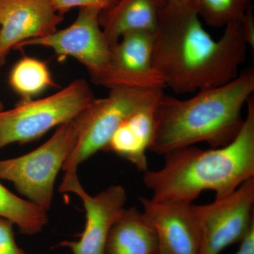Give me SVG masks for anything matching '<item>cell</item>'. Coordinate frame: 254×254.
Masks as SVG:
<instances>
[{"instance_id": "obj_1", "label": "cell", "mask_w": 254, "mask_h": 254, "mask_svg": "<svg viewBox=\"0 0 254 254\" xmlns=\"http://www.w3.org/2000/svg\"><path fill=\"white\" fill-rule=\"evenodd\" d=\"M193 2L167 3L155 33L153 64L165 86L190 93L225 84L239 74L247 46L240 21L225 26L218 40L203 27Z\"/></svg>"}, {"instance_id": "obj_2", "label": "cell", "mask_w": 254, "mask_h": 254, "mask_svg": "<svg viewBox=\"0 0 254 254\" xmlns=\"http://www.w3.org/2000/svg\"><path fill=\"white\" fill-rule=\"evenodd\" d=\"M246 105L242 129L229 144L208 150L194 145L177 148L163 155L161 168L143 173L152 199L192 203L205 190H213L215 198H222L254 177L253 95Z\"/></svg>"}, {"instance_id": "obj_3", "label": "cell", "mask_w": 254, "mask_h": 254, "mask_svg": "<svg viewBox=\"0 0 254 254\" xmlns=\"http://www.w3.org/2000/svg\"><path fill=\"white\" fill-rule=\"evenodd\" d=\"M254 91V71L248 68L232 81L180 100L163 93L156 109V127L149 150L165 155L198 143L213 148L233 141L243 126L242 110Z\"/></svg>"}, {"instance_id": "obj_4", "label": "cell", "mask_w": 254, "mask_h": 254, "mask_svg": "<svg viewBox=\"0 0 254 254\" xmlns=\"http://www.w3.org/2000/svg\"><path fill=\"white\" fill-rule=\"evenodd\" d=\"M163 89H140L128 87L110 88L103 98H95L73 120L77 141L63 167L65 173L77 172L78 167L99 151H105L108 143L125 120L137 110L156 103Z\"/></svg>"}, {"instance_id": "obj_5", "label": "cell", "mask_w": 254, "mask_h": 254, "mask_svg": "<svg viewBox=\"0 0 254 254\" xmlns=\"http://www.w3.org/2000/svg\"><path fill=\"white\" fill-rule=\"evenodd\" d=\"M95 98L88 83L77 79L50 96L1 110L0 150L11 143L35 141L52 128L73 121Z\"/></svg>"}, {"instance_id": "obj_6", "label": "cell", "mask_w": 254, "mask_h": 254, "mask_svg": "<svg viewBox=\"0 0 254 254\" xmlns=\"http://www.w3.org/2000/svg\"><path fill=\"white\" fill-rule=\"evenodd\" d=\"M77 141L74 121L58 127L41 146L17 158L0 160V180L14 185L28 200L48 211L57 177Z\"/></svg>"}, {"instance_id": "obj_7", "label": "cell", "mask_w": 254, "mask_h": 254, "mask_svg": "<svg viewBox=\"0 0 254 254\" xmlns=\"http://www.w3.org/2000/svg\"><path fill=\"white\" fill-rule=\"evenodd\" d=\"M254 177L213 203L192 204L200 230L199 254H220L240 243L254 226Z\"/></svg>"}, {"instance_id": "obj_8", "label": "cell", "mask_w": 254, "mask_h": 254, "mask_svg": "<svg viewBox=\"0 0 254 254\" xmlns=\"http://www.w3.org/2000/svg\"><path fill=\"white\" fill-rule=\"evenodd\" d=\"M100 12L95 8H81L76 20L68 27L43 38L23 42L15 50L45 47L53 50L60 61L73 58L86 67L93 83L100 86L109 69L111 58V46L99 23Z\"/></svg>"}, {"instance_id": "obj_9", "label": "cell", "mask_w": 254, "mask_h": 254, "mask_svg": "<svg viewBox=\"0 0 254 254\" xmlns=\"http://www.w3.org/2000/svg\"><path fill=\"white\" fill-rule=\"evenodd\" d=\"M59 191L77 195L86 211V225L79 240L64 241L60 247L69 248L71 254H105L110 232L126 209L125 189L113 185L98 194L91 195L82 187L77 172H71L65 173Z\"/></svg>"}, {"instance_id": "obj_10", "label": "cell", "mask_w": 254, "mask_h": 254, "mask_svg": "<svg viewBox=\"0 0 254 254\" xmlns=\"http://www.w3.org/2000/svg\"><path fill=\"white\" fill-rule=\"evenodd\" d=\"M155 33H127L111 46L110 67L100 86L110 88L128 87L140 89L166 88L153 64Z\"/></svg>"}, {"instance_id": "obj_11", "label": "cell", "mask_w": 254, "mask_h": 254, "mask_svg": "<svg viewBox=\"0 0 254 254\" xmlns=\"http://www.w3.org/2000/svg\"><path fill=\"white\" fill-rule=\"evenodd\" d=\"M63 19L50 0H0V67L11 50L52 34Z\"/></svg>"}, {"instance_id": "obj_12", "label": "cell", "mask_w": 254, "mask_h": 254, "mask_svg": "<svg viewBox=\"0 0 254 254\" xmlns=\"http://www.w3.org/2000/svg\"><path fill=\"white\" fill-rule=\"evenodd\" d=\"M138 199L158 237L159 254H199L200 230L192 203Z\"/></svg>"}, {"instance_id": "obj_13", "label": "cell", "mask_w": 254, "mask_h": 254, "mask_svg": "<svg viewBox=\"0 0 254 254\" xmlns=\"http://www.w3.org/2000/svg\"><path fill=\"white\" fill-rule=\"evenodd\" d=\"M158 101L137 110L125 120L105 150L128 160L143 173L148 170L146 153L154 138Z\"/></svg>"}, {"instance_id": "obj_14", "label": "cell", "mask_w": 254, "mask_h": 254, "mask_svg": "<svg viewBox=\"0 0 254 254\" xmlns=\"http://www.w3.org/2000/svg\"><path fill=\"white\" fill-rule=\"evenodd\" d=\"M166 0H119L101 11L99 23L110 46L125 34L145 31L155 33Z\"/></svg>"}, {"instance_id": "obj_15", "label": "cell", "mask_w": 254, "mask_h": 254, "mask_svg": "<svg viewBox=\"0 0 254 254\" xmlns=\"http://www.w3.org/2000/svg\"><path fill=\"white\" fill-rule=\"evenodd\" d=\"M105 254H159L156 233L143 212L125 209L110 232Z\"/></svg>"}, {"instance_id": "obj_16", "label": "cell", "mask_w": 254, "mask_h": 254, "mask_svg": "<svg viewBox=\"0 0 254 254\" xmlns=\"http://www.w3.org/2000/svg\"><path fill=\"white\" fill-rule=\"evenodd\" d=\"M9 83L13 91L21 97V102L33 100L50 87L57 86L48 64L26 55L11 68Z\"/></svg>"}, {"instance_id": "obj_17", "label": "cell", "mask_w": 254, "mask_h": 254, "mask_svg": "<svg viewBox=\"0 0 254 254\" xmlns=\"http://www.w3.org/2000/svg\"><path fill=\"white\" fill-rule=\"evenodd\" d=\"M0 218L12 222L23 235H34L48 222V211L15 195L0 182Z\"/></svg>"}, {"instance_id": "obj_18", "label": "cell", "mask_w": 254, "mask_h": 254, "mask_svg": "<svg viewBox=\"0 0 254 254\" xmlns=\"http://www.w3.org/2000/svg\"><path fill=\"white\" fill-rule=\"evenodd\" d=\"M250 2L251 0H193L199 17L215 28H225L240 21Z\"/></svg>"}, {"instance_id": "obj_19", "label": "cell", "mask_w": 254, "mask_h": 254, "mask_svg": "<svg viewBox=\"0 0 254 254\" xmlns=\"http://www.w3.org/2000/svg\"><path fill=\"white\" fill-rule=\"evenodd\" d=\"M55 9L62 16L73 8H95L101 11L113 7L119 0H50Z\"/></svg>"}, {"instance_id": "obj_20", "label": "cell", "mask_w": 254, "mask_h": 254, "mask_svg": "<svg viewBox=\"0 0 254 254\" xmlns=\"http://www.w3.org/2000/svg\"><path fill=\"white\" fill-rule=\"evenodd\" d=\"M14 224L0 218V254H26L15 240Z\"/></svg>"}, {"instance_id": "obj_21", "label": "cell", "mask_w": 254, "mask_h": 254, "mask_svg": "<svg viewBox=\"0 0 254 254\" xmlns=\"http://www.w3.org/2000/svg\"><path fill=\"white\" fill-rule=\"evenodd\" d=\"M242 37L247 46L254 50V16L252 4L249 6L243 17L240 20Z\"/></svg>"}, {"instance_id": "obj_22", "label": "cell", "mask_w": 254, "mask_h": 254, "mask_svg": "<svg viewBox=\"0 0 254 254\" xmlns=\"http://www.w3.org/2000/svg\"><path fill=\"white\" fill-rule=\"evenodd\" d=\"M235 254H254V226L240 242V247Z\"/></svg>"}, {"instance_id": "obj_23", "label": "cell", "mask_w": 254, "mask_h": 254, "mask_svg": "<svg viewBox=\"0 0 254 254\" xmlns=\"http://www.w3.org/2000/svg\"><path fill=\"white\" fill-rule=\"evenodd\" d=\"M166 1L168 4L175 5L187 4L193 2V0H166Z\"/></svg>"}, {"instance_id": "obj_24", "label": "cell", "mask_w": 254, "mask_h": 254, "mask_svg": "<svg viewBox=\"0 0 254 254\" xmlns=\"http://www.w3.org/2000/svg\"><path fill=\"white\" fill-rule=\"evenodd\" d=\"M1 110H3V105L1 102L0 101V111H1Z\"/></svg>"}]
</instances>
